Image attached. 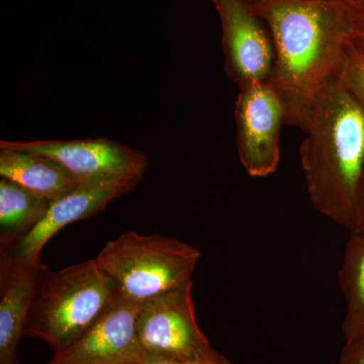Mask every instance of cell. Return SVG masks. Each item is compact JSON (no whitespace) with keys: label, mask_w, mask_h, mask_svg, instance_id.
<instances>
[{"label":"cell","mask_w":364,"mask_h":364,"mask_svg":"<svg viewBox=\"0 0 364 364\" xmlns=\"http://www.w3.org/2000/svg\"><path fill=\"white\" fill-rule=\"evenodd\" d=\"M337 76L364 105V54L351 44L345 52Z\"/></svg>","instance_id":"9a60e30c"},{"label":"cell","mask_w":364,"mask_h":364,"mask_svg":"<svg viewBox=\"0 0 364 364\" xmlns=\"http://www.w3.org/2000/svg\"><path fill=\"white\" fill-rule=\"evenodd\" d=\"M49 269L41 261L0 258V364H21L16 349L36 289Z\"/></svg>","instance_id":"8fae6325"},{"label":"cell","mask_w":364,"mask_h":364,"mask_svg":"<svg viewBox=\"0 0 364 364\" xmlns=\"http://www.w3.org/2000/svg\"><path fill=\"white\" fill-rule=\"evenodd\" d=\"M337 364H364V335L350 343L344 344Z\"/></svg>","instance_id":"ac0fdd59"},{"label":"cell","mask_w":364,"mask_h":364,"mask_svg":"<svg viewBox=\"0 0 364 364\" xmlns=\"http://www.w3.org/2000/svg\"><path fill=\"white\" fill-rule=\"evenodd\" d=\"M119 294L95 258L58 272L48 269L26 314L23 336L44 340L55 353L64 351Z\"/></svg>","instance_id":"3957f363"},{"label":"cell","mask_w":364,"mask_h":364,"mask_svg":"<svg viewBox=\"0 0 364 364\" xmlns=\"http://www.w3.org/2000/svg\"><path fill=\"white\" fill-rule=\"evenodd\" d=\"M200 259L191 244L136 231L107 242L95 258L119 294L139 304L191 282Z\"/></svg>","instance_id":"277c9868"},{"label":"cell","mask_w":364,"mask_h":364,"mask_svg":"<svg viewBox=\"0 0 364 364\" xmlns=\"http://www.w3.org/2000/svg\"><path fill=\"white\" fill-rule=\"evenodd\" d=\"M222 26L225 69L239 87L270 81L274 46L264 21L247 0H212Z\"/></svg>","instance_id":"ba28073f"},{"label":"cell","mask_w":364,"mask_h":364,"mask_svg":"<svg viewBox=\"0 0 364 364\" xmlns=\"http://www.w3.org/2000/svg\"><path fill=\"white\" fill-rule=\"evenodd\" d=\"M274 46L272 83L284 102L287 124L301 128L318 93L337 75L351 44L348 20L336 0H257Z\"/></svg>","instance_id":"6da1fadb"},{"label":"cell","mask_w":364,"mask_h":364,"mask_svg":"<svg viewBox=\"0 0 364 364\" xmlns=\"http://www.w3.org/2000/svg\"><path fill=\"white\" fill-rule=\"evenodd\" d=\"M301 164L313 207L352 231L364 174V105L334 76L301 127Z\"/></svg>","instance_id":"7a4b0ae2"},{"label":"cell","mask_w":364,"mask_h":364,"mask_svg":"<svg viewBox=\"0 0 364 364\" xmlns=\"http://www.w3.org/2000/svg\"><path fill=\"white\" fill-rule=\"evenodd\" d=\"M141 304L121 294L71 346L48 364H138L144 356L136 317Z\"/></svg>","instance_id":"9c48e42d"},{"label":"cell","mask_w":364,"mask_h":364,"mask_svg":"<svg viewBox=\"0 0 364 364\" xmlns=\"http://www.w3.org/2000/svg\"><path fill=\"white\" fill-rule=\"evenodd\" d=\"M193 280L141 303L136 332L145 359L186 360L215 350L196 317Z\"/></svg>","instance_id":"5b68a950"},{"label":"cell","mask_w":364,"mask_h":364,"mask_svg":"<svg viewBox=\"0 0 364 364\" xmlns=\"http://www.w3.org/2000/svg\"><path fill=\"white\" fill-rule=\"evenodd\" d=\"M364 230V174L359 193L358 212H356L355 225L352 231H363ZM351 232V231H350Z\"/></svg>","instance_id":"d6986e66"},{"label":"cell","mask_w":364,"mask_h":364,"mask_svg":"<svg viewBox=\"0 0 364 364\" xmlns=\"http://www.w3.org/2000/svg\"><path fill=\"white\" fill-rule=\"evenodd\" d=\"M249 4H253V2L257 1V0H247Z\"/></svg>","instance_id":"ffe728a7"},{"label":"cell","mask_w":364,"mask_h":364,"mask_svg":"<svg viewBox=\"0 0 364 364\" xmlns=\"http://www.w3.org/2000/svg\"><path fill=\"white\" fill-rule=\"evenodd\" d=\"M138 364H233L226 356L217 350L202 358L176 360V359H146Z\"/></svg>","instance_id":"e0dca14e"},{"label":"cell","mask_w":364,"mask_h":364,"mask_svg":"<svg viewBox=\"0 0 364 364\" xmlns=\"http://www.w3.org/2000/svg\"><path fill=\"white\" fill-rule=\"evenodd\" d=\"M341 6L351 31V45L364 54V0H336Z\"/></svg>","instance_id":"2e32d148"},{"label":"cell","mask_w":364,"mask_h":364,"mask_svg":"<svg viewBox=\"0 0 364 364\" xmlns=\"http://www.w3.org/2000/svg\"><path fill=\"white\" fill-rule=\"evenodd\" d=\"M52 202L23 188L16 182L0 178V252L23 240L44 219Z\"/></svg>","instance_id":"4fadbf2b"},{"label":"cell","mask_w":364,"mask_h":364,"mask_svg":"<svg viewBox=\"0 0 364 364\" xmlns=\"http://www.w3.org/2000/svg\"><path fill=\"white\" fill-rule=\"evenodd\" d=\"M0 177L52 203L80 181L51 158L11 148H0Z\"/></svg>","instance_id":"7c38bea8"},{"label":"cell","mask_w":364,"mask_h":364,"mask_svg":"<svg viewBox=\"0 0 364 364\" xmlns=\"http://www.w3.org/2000/svg\"><path fill=\"white\" fill-rule=\"evenodd\" d=\"M0 148L26 151L51 158L79 179L133 174L144 176L149 159L141 151L105 138L80 140L1 141Z\"/></svg>","instance_id":"30bf717a"},{"label":"cell","mask_w":364,"mask_h":364,"mask_svg":"<svg viewBox=\"0 0 364 364\" xmlns=\"http://www.w3.org/2000/svg\"><path fill=\"white\" fill-rule=\"evenodd\" d=\"M237 148L249 176L267 177L277 171L280 160V133L287 123L284 100L272 81L240 87L235 107Z\"/></svg>","instance_id":"8992f818"},{"label":"cell","mask_w":364,"mask_h":364,"mask_svg":"<svg viewBox=\"0 0 364 364\" xmlns=\"http://www.w3.org/2000/svg\"><path fill=\"white\" fill-rule=\"evenodd\" d=\"M142 178L133 174H111L82 179L71 191L53 202L40 224L13 248L0 252V258L41 261L43 248L60 230L102 212L112 200L135 189Z\"/></svg>","instance_id":"52a82bcc"},{"label":"cell","mask_w":364,"mask_h":364,"mask_svg":"<svg viewBox=\"0 0 364 364\" xmlns=\"http://www.w3.org/2000/svg\"><path fill=\"white\" fill-rule=\"evenodd\" d=\"M338 277L346 306L342 334L347 344L364 335V230L351 231Z\"/></svg>","instance_id":"5bb4252c"}]
</instances>
